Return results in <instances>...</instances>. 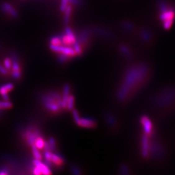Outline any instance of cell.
I'll return each instance as SVG.
<instances>
[{
  "mask_svg": "<svg viewBox=\"0 0 175 175\" xmlns=\"http://www.w3.org/2000/svg\"><path fill=\"white\" fill-rule=\"evenodd\" d=\"M147 71V65H140L138 67L132 68L127 73L123 84L119 90L118 97L121 101L127 99V96L130 93V90L136 89V86L140 85L143 82L144 76Z\"/></svg>",
  "mask_w": 175,
  "mask_h": 175,
  "instance_id": "6da1fadb",
  "label": "cell"
},
{
  "mask_svg": "<svg viewBox=\"0 0 175 175\" xmlns=\"http://www.w3.org/2000/svg\"><path fill=\"white\" fill-rule=\"evenodd\" d=\"M61 97L56 92H51L49 94H44L41 97L42 103L45 108L50 112H58L61 107Z\"/></svg>",
  "mask_w": 175,
  "mask_h": 175,
  "instance_id": "7a4b0ae2",
  "label": "cell"
},
{
  "mask_svg": "<svg viewBox=\"0 0 175 175\" xmlns=\"http://www.w3.org/2000/svg\"><path fill=\"white\" fill-rule=\"evenodd\" d=\"M175 18V11L174 9H167L162 12L159 16V20L162 21L163 27L165 30H169L174 23Z\"/></svg>",
  "mask_w": 175,
  "mask_h": 175,
  "instance_id": "3957f363",
  "label": "cell"
},
{
  "mask_svg": "<svg viewBox=\"0 0 175 175\" xmlns=\"http://www.w3.org/2000/svg\"><path fill=\"white\" fill-rule=\"evenodd\" d=\"M60 37L62 41V43L68 46H73L77 40L75 35L71 30V29L69 27H66L65 28V33L60 36Z\"/></svg>",
  "mask_w": 175,
  "mask_h": 175,
  "instance_id": "277c9868",
  "label": "cell"
},
{
  "mask_svg": "<svg viewBox=\"0 0 175 175\" xmlns=\"http://www.w3.org/2000/svg\"><path fill=\"white\" fill-rule=\"evenodd\" d=\"M49 48L56 53L67 55L69 57H74L77 55L74 48L70 47L62 46L61 45L60 46H54V45L50 44Z\"/></svg>",
  "mask_w": 175,
  "mask_h": 175,
  "instance_id": "5b68a950",
  "label": "cell"
},
{
  "mask_svg": "<svg viewBox=\"0 0 175 175\" xmlns=\"http://www.w3.org/2000/svg\"><path fill=\"white\" fill-rule=\"evenodd\" d=\"M38 136H40V131L36 128H27L24 133V137L27 143L31 146L34 145L35 140Z\"/></svg>",
  "mask_w": 175,
  "mask_h": 175,
  "instance_id": "8992f818",
  "label": "cell"
},
{
  "mask_svg": "<svg viewBox=\"0 0 175 175\" xmlns=\"http://www.w3.org/2000/svg\"><path fill=\"white\" fill-rule=\"evenodd\" d=\"M140 122L143 128V133L148 136H150L153 133V125L149 117L143 115L140 118Z\"/></svg>",
  "mask_w": 175,
  "mask_h": 175,
  "instance_id": "52a82bcc",
  "label": "cell"
},
{
  "mask_svg": "<svg viewBox=\"0 0 175 175\" xmlns=\"http://www.w3.org/2000/svg\"><path fill=\"white\" fill-rule=\"evenodd\" d=\"M12 77L18 80L21 77V70H20V65L18 62V58L16 55L13 54L12 56Z\"/></svg>",
  "mask_w": 175,
  "mask_h": 175,
  "instance_id": "ba28073f",
  "label": "cell"
},
{
  "mask_svg": "<svg viewBox=\"0 0 175 175\" xmlns=\"http://www.w3.org/2000/svg\"><path fill=\"white\" fill-rule=\"evenodd\" d=\"M0 10L4 13L8 14L9 15H10L12 18H16L18 17V12H17V11L9 3L5 2L0 5Z\"/></svg>",
  "mask_w": 175,
  "mask_h": 175,
  "instance_id": "9c48e42d",
  "label": "cell"
},
{
  "mask_svg": "<svg viewBox=\"0 0 175 175\" xmlns=\"http://www.w3.org/2000/svg\"><path fill=\"white\" fill-rule=\"evenodd\" d=\"M75 123L79 127L86 128H93L96 127V121L90 118H80Z\"/></svg>",
  "mask_w": 175,
  "mask_h": 175,
  "instance_id": "30bf717a",
  "label": "cell"
},
{
  "mask_svg": "<svg viewBox=\"0 0 175 175\" xmlns=\"http://www.w3.org/2000/svg\"><path fill=\"white\" fill-rule=\"evenodd\" d=\"M147 135L143 133L141 139V155L144 158H147L149 152V141Z\"/></svg>",
  "mask_w": 175,
  "mask_h": 175,
  "instance_id": "8fae6325",
  "label": "cell"
},
{
  "mask_svg": "<svg viewBox=\"0 0 175 175\" xmlns=\"http://www.w3.org/2000/svg\"><path fill=\"white\" fill-rule=\"evenodd\" d=\"M33 164L34 166L37 167L40 170L42 174L48 175V174H51L52 173L50 169L49 168V167L47 165L43 164L41 162V160H38V159H34L33 161Z\"/></svg>",
  "mask_w": 175,
  "mask_h": 175,
  "instance_id": "7c38bea8",
  "label": "cell"
},
{
  "mask_svg": "<svg viewBox=\"0 0 175 175\" xmlns=\"http://www.w3.org/2000/svg\"><path fill=\"white\" fill-rule=\"evenodd\" d=\"M14 88V84L12 83L5 84L0 86V94L2 95L5 101H8L9 96L8 93L12 90Z\"/></svg>",
  "mask_w": 175,
  "mask_h": 175,
  "instance_id": "4fadbf2b",
  "label": "cell"
},
{
  "mask_svg": "<svg viewBox=\"0 0 175 175\" xmlns=\"http://www.w3.org/2000/svg\"><path fill=\"white\" fill-rule=\"evenodd\" d=\"M70 86L68 84H65L63 89V96L61 99V107L63 109L66 108L67 101L70 96Z\"/></svg>",
  "mask_w": 175,
  "mask_h": 175,
  "instance_id": "5bb4252c",
  "label": "cell"
},
{
  "mask_svg": "<svg viewBox=\"0 0 175 175\" xmlns=\"http://www.w3.org/2000/svg\"><path fill=\"white\" fill-rule=\"evenodd\" d=\"M90 34V32L89 30H88V29L82 31L81 32V33L79 34V35L78 36V38L77 39L76 42H78L79 44L83 47L85 44L86 42H87V40H88Z\"/></svg>",
  "mask_w": 175,
  "mask_h": 175,
  "instance_id": "9a60e30c",
  "label": "cell"
},
{
  "mask_svg": "<svg viewBox=\"0 0 175 175\" xmlns=\"http://www.w3.org/2000/svg\"><path fill=\"white\" fill-rule=\"evenodd\" d=\"M51 161L54 164H55L56 165L60 166L62 165V164H64V158L59 155H56V154H53V153H52V156H51Z\"/></svg>",
  "mask_w": 175,
  "mask_h": 175,
  "instance_id": "2e32d148",
  "label": "cell"
},
{
  "mask_svg": "<svg viewBox=\"0 0 175 175\" xmlns=\"http://www.w3.org/2000/svg\"><path fill=\"white\" fill-rule=\"evenodd\" d=\"M71 10H72L71 6L69 4V5L67 6L66 9H65V10L64 11V12H65L64 23H65V24H66V25L68 24L69 21H70V16H71Z\"/></svg>",
  "mask_w": 175,
  "mask_h": 175,
  "instance_id": "e0dca14e",
  "label": "cell"
},
{
  "mask_svg": "<svg viewBox=\"0 0 175 175\" xmlns=\"http://www.w3.org/2000/svg\"><path fill=\"white\" fill-rule=\"evenodd\" d=\"M75 105V97L73 95H70L68 101H67V105L66 108L68 110H72L74 108Z\"/></svg>",
  "mask_w": 175,
  "mask_h": 175,
  "instance_id": "ac0fdd59",
  "label": "cell"
},
{
  "mask_svg": "<svg viewBox=\"0 0 175 175\" xmlns=\"http://www.w3.org/2000/svg\"><path fill=\"white\" fill-rule=\"evenodd\" d=\"M31 148H32V152H33V155L34 159H38V160H42V156L41 155V153L40 152L38 149L34 145H31Z\"/></svg>",
  "mask_w": 175,
  "mask_h": 175,
  "instance_id": "d6986e66",
  "label": "cell"
},
{
  "mask_svg": "<svg viewBox=\"0 0 175 175\" xmlns=\"http://www.w3.org/2000/svg\"><path fill=\"white\" fill-rule=\"evenodd\" d=\"M44 142H45L44 140H43L41 136H38L37 137H36V139L35 140L34 145L38 149H43V146H44Z\"/></svg>",
  "mask_w": 175,
  "mask_h": 175,
  "instance_id": "ffe728a7",
  "label": "cell"
},
{
  "mask_svg": "<svg viewBox=\"0 0 175 175\" xmlns=\"http://www.w3.org/2000/svg\"><path fill=\"white\" fill-rule=\"evenodd\" d=\"M12 107L11 102L8 101H0V110H5V109H10Z\"/></svg>",
  "mask_w": 175,
  "mask_h": 175,
  "instance_id": "44dd1931",
  "label": "cell"
},
{
  "mask_svg": "<svg viewBox=\"0 0 175 175\" xmlns=\"http://www.w3.org/2000/svg\"><path fill=\"white\" fill-rule=\"evenodd\" d=\"M50 44L54 45V46L61 45L62 41H61L60 36H53V37L50 39Z\"/></svg>",
  "mask_w": 175,
  "mask_h": 175,
  "instance_id": "7402d4cb",
  "label": "cell"
},
{
  "mask_svg": "<svg viewBox=\"0 0 175 175\" xmlns=\"http://www.w3.org/2000/svg\"><path fill=\"white\" fill-rule=\"evenodd\" d=\"M106 121L107 123L112 127H114L115 125L116 120L112 116V114H106Z\"/></svg>",
  "mask_w": 175,
  "mask_h": 175,
  "instance_id": "603a6c76",
  "label": "cell"
},
{
  "mask_svg": "<svg viewBox=\"0 0 175 175\" xmlns=\"http://www.w3.org/2000/svg\"><path fill=\"white\" fill-rule=\"evenodd\" d=\"M47 143L49 144L50 151L55 150V149H56V141H55V138L53 137H50L49 138Z\"/></svg>",
  "mask_w": 175,
  "mask_h": 175,
  "instance_id": "cb8c5ba5",
  "label": "cell"
},
{
  "mask_svg": "<svg viewBox=\"0 0 175 175\" xmlns=\"http://www.w3.org/2000/svg\"><path fill=\"white\" fill-rule=\"evenodd\" d=\"M74 49L75 52V53L77 55H82L83 53V47L79 44V43L77 42H75V43H74Z\"/></svg>",
  "mask_w": 175,
  "mask_h": 175,
  "instance_id": "d4e9b609",
  "label": "cell"
},
{
  "mask_svg": "<svg viewBox=\"0 0 175 175\" xmlns=\"http://www.w3.org/2000/svg\"><path fill=\"white\" fill-rule=\"evenodd\" d=\"M120 51L122 52V53L125 56H128L131 55L130 50L128 48L127 46H124V45L121 46Z\"/></svg>",
  "mask_w": 175,
  "mask_h": 175,
  "instance_id": "484cf974",
  "label": "cell"
},
{
  "mask_svg": "<svg viewBox=\"0 0 175 175\" xmlns=\"http://www.w3.org/2000/svg\"><path fill=\"white\" fill-rule=\"evenodd\" d=\"M3 64H4V67L7 70H9L11 68L12 66V60H11L9 58H6L4 59Z\"/></svg>",
  "mask_w": 175,
  "mask_h": 175,
  "instance_id": "4316f807",
  "label": "cell"
},
{
  "mask_svg": "<svg viewBox=\"0 0 175 175\" xmlns=\"http://www.w3.org/2000/svg\"><path fill=\"white\" fill-rule=\"evenodd\" d=\"M70 4L69 0H62L61 1V4L60 7V9L62 12H64V11L66 9L67 6Z\"/></svg>",
  "mask_w": 175,
  "mask_h": 175,
  "instance_id": "83f0119b",
  "label": "cell"
},
{
  "mask_svg": "<svg viewBox=\"0 0 175 175\" xmlns=\"http://www.w3.org/2000/svg\"><path fill=\"white\" fill-rule=\"evenodd\" d=\"M70 58V57H69L67 55L59 53V55H58V61H59L60 63H64L66 61H68Z\"/></svg>",
  "mask_w": 175,
  "mask_h": 175,
  "instance_id": "f1b7e54d",
  "label": "cell"
},
{
  "mask_svg": "<svg viewBox=\"0 0 175 175\" xmlns=\"http://www.w3.org/2000/svg\"><path fill=\"white\" fill-rule=\"evenodd\" d=\"M73 118H74V119L75 123H77V121L80 119V118H81L78 111L77 110H75V109H73Z\"/></svg>",
  "mask_w": 175,
  "mask_h": 175,
  "instance_id": "f546056e",
  "label": "cell"
},
{
  "mask_svg": "<svg viewBox=\"0 0 175 175\" xmlns=\"http://www.w3.org/2000/svg\"><path fill=\"white\" fill-rule=\"evenodd\" d=\"M0 74L3 75H7L8 74V71H7V70L5 67L2 66L1 64H0Z\"/></svg>",
  "mask_w": 175,
  "mask_h": 175,
  "instance_id": "4dcf8cb0",
  "label": "cell"
},
{
  "mask_svg": "<svg viewBox=\"0 0 175 175\" xmlns=\"http://www.w3.org/2000/svg\"><path fill=\"white\" fill-rule=\"evenodd\" d=\"M149 35H150V34H149L148 33V32H147V31L143 32V33H142V34H141L144 40H149V37H150Z\"/></svg>",
  "mask_w": 175,
  "mask_h": 175,
  "instance_id": "1f68e13d",
  "label": "cell"
},
{
  "mask_svg": "<svg viewBox=\"0 0 175 175\" xmlns=\"http://www.w3.org/2000/svg\"><path fill=\"white\" fill-rule=\"evenodd\" d=\"M33 170V173L34 174H36V175H40V174H42V173H41L40 170L37 167L34 166V167Z\"/></svg>",
  "mask_w": 175,
  "mask_h": 175,
  "instance_id": "d6a6232c",
  "label": "cell"
},
{
  "mask_svg": "<svg viewBox=\"0 0 175 175\" xmlns=\"http://www.w3.org/2000/svg\"><path fill=\"white\" fill-rule=\"evenodd\" d=\"M120 170H123V171H125V172H124V174H128V167L127 165H122L121 167V169Z\"/></svg>",
  "mask_w": 175,
  "mask_h": 175,
  "instance_id": "836d02e7",
  "label": "cell"
},
{
  "mask_svg": "<svg viewBox=\"0 0 175 175\" xmlns=\"http://www.w3.org/2000/svg\"><path fill=\"white\" fill-rule=\"evenodd\" d=\"M71 170L74 174H80V171L79 169H77L76 167H74L71 168Z\"/></svg>",
  "mask_w": 175,
  "mask_h": 175,
  "instance_id": "e575fe53",
  "label": "cell"
}]
</instances>
